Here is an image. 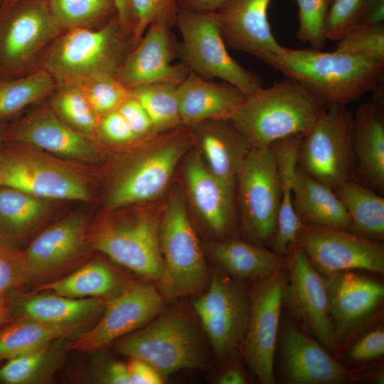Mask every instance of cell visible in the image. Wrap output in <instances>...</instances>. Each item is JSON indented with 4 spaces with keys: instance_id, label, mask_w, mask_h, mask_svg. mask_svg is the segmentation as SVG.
Returning <instances> with one entry per match:
<instances>
[{
    "instance_id": "6da1fadb",
    "label": "cell",
    "mask_w": 384,
    "mask_h": 384,
    "mask_svg": "<svg viewBox=\"0 0 384 384\" xmlns=\"http://www.w3.org/2000/svg\"><path fill=\"white\" fill-rule=\"evenodd\" d=\"M262 61L302 84L325 106L345 107L375 90L384 73V63L336 50L283 47Z\"/></svg>"
},
{
    "instance_id": "7a4b0ae2",
    "label": "cell",
    "mask_w": 384,
    "mask_h": 384,
    "mask_svg": "<svg viewBox=\"0 0 384 384\" xmlns=\"http://www.w3.org/2000/svg\"><path fill=\"white\" fill-rule=\"evenodd\" d=\"M207 338L193 308L174 304L110 344L119 354L142 360L164 378L182 369L209 371Z\"/></svg>"
},
{
    "instance_id": "3957f363",
    "label": "cell",
    "mask_w": 384,
    "mask_h": 384,
    "mask_svg": "<svg viewBox=\"0 0 384 384\" xmlns=\"http://www.w3.org/2000/svg\"><path fill=\"white\" fill-rule=\"evenodd\" d=\"M132 48L131 38L115 14L96 28L63 31L43 53L41 67L52 76L56 88L80 86L116 77Z\"/></svg>"
},
{
    "instance_id": "277c9868",
    "label": "cell",
    "mask_w": 384,
    "mask_h": 384,
    "mask_svg": "<svg viewBox=\"0 0 384 384\" xmlns=\"http://www.w3.org/2000/svg\"><path fill=\"white\" fill-rule=\"evenodd\" d=\"M325 105L297 81L286 78L245 96L230 120L252 147L306 135Z\"/></svg>"
},
{
    "instance_id": "5b68a950",
    "label": "cell",
    "mask_w": 384,
    "mask_h": 384,
    "mask_svg": "<svg viewBox=\"0 0 384 384\" xmlns=\"http://www.w3.org/2000/svg\"><path fill=\"white\" fill-rule=\"evenodd\" d=\"M159 242L163 269L155 284L165 302L201 294L210 274L179 193L173 195L160 218Z\"/></svg>"
},
{
    "instance_id": "8992f818",
    "label": "cell",
    "mask_w": 384,
    "mask_h": 384,
    "mask_svg": "<svg viewBox=\"0 0 384 384\" xmlns=\"http://www.w3.org/2000/svg\"><path fill=\"white\" fill-rule=\"evenodd\" d=\"M0 186L44 200L92 198L87 177L70 161L10 141L0 146Z\"/></svg>"
},
{
    "instance_id": "52a82bcc",
    "label": "cell",
    "mask_w": 384,
    "mask_h": 384,
    "mask_svg": "<svg viewBox=\"0 0 384 384\" xmlns=\"http://www.w3.org/2000/svg\"><path fill=\"white\" fill-rule=\"evenodd\" d=\"M160 218L159 214L147 210L100 218L89 225L90 247L140 278L156 282L163 269L159 242Z\"/></svg>"
},
{
    "instance_id": "ba28073f",
    "label": "cell",
    "mask_w": 384,
    "mask_h": 384,
    "mask_svg": "<svg viewBox=\"0 0 384 384\" xmlns=\"http://www.w3.org/2000/svg\"><path fill=\"white\" fill-rule=\"evenodd\" d=\"M176 25L182 38L178 55L191 71L208 80L220 78L245 95L263 87L258 74L243 68L228 52L215 11L178 7Z\"/></svg>"
},
{
    "instance_id": "9c48e42d",
    "label": "cell",
    "mask_w": 384,
    "mask_h": 384,
    "mask_svg": "<svg viewBox=\"0 0 384 384\" xmlns=\"http://www.w3.org/2000/svg\"><path fill=\"white\" fill-rule=\"evenodd\" d=\"M179 127L146 144L119 168L105 197L107 209L151 201L164 191L191 142V133Z\"/></svg>"
},
{
    "instance_id": "30bf717a",
    "label": "cell",
    "mask_w": 384,
    "mask_h": 384,
    "mask_svg": "<svg viewBox=\"0 0 384 384\" xmlns=\"http://www.w3.org/2000/svg\"><path fill=\"white\" fill-rule=\"evenodd\" d=\"M192 308L219 363L239 350L249 324L251 285L218 268L207 289L194 297Z\"/></svg>"
},
{
    "instance_id": "8fae6325",
    "label": "cell",
    "mask_w": 384,
    "mask_h": 384,
    "mask_svg": "<svg viewBox=\"0 0 384 384\" xmlns=\"http://www.w3.org/2000/svg\"><path fill=\"white\" fill-rule=\"evenodd\" d=\"M235 186L244 240L269 247L282 196L281 178L271 146L251 149L237 175Z\"/></svg>"
},
{
    "instance_id": "7c38bea8",
    "label": "cell",
    "mask_w": 384,
    "mask_h": 384,
    "mask_svg": "<svg viewBox=\"0 0 384 384\" xmlns=\"http://www.w3.org/2000/svg\"><path fill=\"white\" fill-rule=\"evenodd\" d=\"M63 31L48 1L21 0L0 6V79L29 73L31 65Z\"/></svg>"
},
{
    "instance_id": "4fadbf2b",
    "label": "cell",
    "mask_w": 384,
    "mask_h": 384,
    "mask_svg": "<svg viewBox=\"0 0 384 384\" xmlns=\"http://www.w3.org/2000/svg\"><path fill=\"white\" fill-rule=\"evenodd\" d=\"M352 117L344 106H326L299 150L297 167L333 190L353 178Z\"/></svg>"
},
{
    "instance_id": "5bb4252c",
    "label": "cell",
    "mask_w": 384,
    "mask_h": 384,
    "mask_svg": "<svg viewBox=\"0 0 384 384\" xmlns=\"http://www.w3.org/2000/svg\"><path fill=\"white\" fill-rule=\"evenodd\" d=\"M88 216L75 212L49 225L23 250L27 274L24 287L32 289L70 273L88 259Z\"/></svg>"
},
{
    "instance_id": "9a60e30c",
    "label": "cell",
    "mask_w": 384,
    "mask_h": 384,
    "mask_svg": "<svg viewBox=\"0 0 384 384\" xmlns=\"http://www.w3.org/2000/svg\"><path fill=\"white\" fill-rule=\"evenodd\" d=\"M286 266L272 274L251 281V311L239 348L249 371L262 384H274V355L279 340Z\"/></svg>"
},
{
    "instance_id": "2e32d148",
    "label": "cell",
    "mask_w": 384,
    "mask_h": 384,
    "mask_svg": "<svg viewBox=\"0 0 384 384\" xmlns=\"http://www.w3.org/2000/svg\"><path fill=\"white\" fill-rule=\"evenodd\" d=\"M166 302L155 282L129 280L109 299L99 320L68 342L69 351L96 352L117 338L144 326L165 307Z\"/></svg>"
},
{
    "instance_id": "e0dca14e",
    "label": "cell",
    "mask_w": 384,
    "mask_h": 384,
    "mask_svg": "<svg viewBox=\"0 0 384 384\" xmlns=\"http://www.w3.org/2000/svg\"><path fill=\"white\" fill-rule=\"evenodd\" d=\"M285 261L283 305L306 332L336 356L338 348L329 311L325 277L296 242L288 246Z\"/></svg>"
},
{
    "instance_id": "ac0fdd59",
    "label": "cell",
    "mask_w": 384,
    "mask_h": 384,
    "mask_svg": "<svg viewBox=\"0 0 384 384\" xmlns=\"http://www.w3.org/2000/svg\"><path fill=\"white\" fill-rule=\"evenodd\" d=\"M296 242L324 277L345 271L384 273V245L348 230L304 224Z\"/></svg>"
},
{
    "instance_id": "d6986e66",
    "label": "cell",
    "mask_w": 384,
    "mask_h": 384,
    "mask_svg": "<svg viewBox=\"0 0 384 384\" xmlns=\"http://www.w3.org/2000/svg\"><path fill=\"white\" fill-rule=\"evenodd\" d=\"M280 370L289 384H342L355 381L354 371L338 361L294 321L279 329Z\"/></svg>"
},
{
    "instance_id": "ffe728a7",
    "label": "cell",
    "mask_w": 384,
    "mask_h": 384,
    "mask_svg": "<svg viewBox=\"0 0 384 384\" xmlns=\"http://www.w3.org/2000/svg\"><path fill=\"white\" fill-rule=\"evenodd\" d=\"M4 141L21 143L70 162L92 164L100 158L95 141L66 125L49 105L40 106L8 124Z\"/></svg>"
},
{
    "instance_id": "44dd1931",
    "label": "cell",
    "mask_w": 384,
    "mask_h": 384,
    "mask_svg": "<svg viewBox=\"0 0 384 384\" xmlns=\"http://www.w3.org/2000/svg\"><path fill=\"white\" fill-rule=\"evenodd\" d=\"M355 272L325 277L329 311L338 350L370 321L384 298L381 282Z\"/></svg>"
},
{
    "instance_id": "7402d4cb",
    "label": "cell",
    "mask_w": 384,
    "mask_h": 384,
    "mask_svg": "<svg viewBox=\"0 0 384 384\" xmlns=\"http://www.w3.org/2000/svg\"><path fill=\"white\" fill-rule=\"evenodd\" d=\"M170 31L164 24L152 23L131 49L116 75L128 89L161 82L178 85L187 77L191 70L183 63H172L178 45Z\"/></svg>"
},
{
    "instance_id": "603a6c76",
    "label": "cell",
    "mask_w": 384,
    "mask_h": 384,
    "mask_svg": "<svg viewBox=\"0 0 384 384\" xmlns=\"http://www.w3.org/2000/svg\"><path fill=\"white\" fill-rule=\"evenodd\" d=\"M108 299L70 298L41 291L18 294L9 299L10 311L33 318L60 331L64 336H78L100 318Z\"/></svg>"
},
{
    "instance_id": "cb8c5ba5",
    "label": "cell",
    "mask_w": 384,
    "mask_h": 384,
    "mask_svg": "<svg viewBox=\"0 0 384 384\" xmlns=\"http://www.w3.org/2000/svg\"><path fill=\"white\" fill-rule=\"evenodd\" d=\"M272 0H225L215 11L227 47L262 60L284 46L275 39L267 11Z\"/></svg>"
},
{
    "instance_id": "d4e9b609",
    "label": "cell",
    "mask_w": 384,
    "mask_h": 384,
    "mask_svg": "<svg viewBox=\"0 0 384 384\" xmlns=\"http://www.w3.org/2000/svg\"><path fill=\"white\" fill-rule=\"evenodd\" d=\"M351 139L355 167L353 176L378 194L384 192V95L361 104L352 117Z\"/></svg>"
},
{
    "instance_id": "484cf974",
    "label": "cell",
    "mask_w": 384,
    "mask_h": 384,
    "mask_svg": "<svg viewBox=\"0 0 384 384\" xmlns=\"http://www.w3.org/2000/svg\"><path fill=\"white\" fill-rule=\"evenodd\" d=\"M189 128L191 140L208 169L225 183L235 187L237 175L252 148L246 137L230 119L203 121Z\"/></svg>"
},
{
    "instance_id": "4316f807",
    "label": "cell",
    "mask_w": 384,
    "mask_h": 384,
    "mask_svg": "<svg viewBox=\"0 0 384 384\" xmlns=\"http://www.w3.org/2000/svg\"><path fill=\"white\" fill-rule=\"evenodd\" d=\"M191 201L199 215L220 237L229 235L235 224V188L216 177L199 154L192 155L185 170Z\"/></svg>"
},
{
    "instance_id": "83f0119b",
    "label": "cell",
    "mask_w": 384,
    "mask_h": 384,
    "mask_svg": "<svg viewBox=\"0 0 384 384\" xmlns=\"http://www.w3.org/2000/svg\"><path fill=\"white\" fill-rule=\"evenodd\" d=\"M181 124L191 127L203 121L230 119L245 96L231 84L205 79L190 71L178 85Z\"/></svg>"
},
{
    "instance_id": "f1b7e54d",
    "label": "cell",
    "mask_w": 384,
    "mask_h": 384,
    "mask_svg": "<svg viewBox=\"0 0 384 384\" xmlns=\"http://www.w3.org/2000/svg\"><path fill=\"white\" fill-rule=\"evenodd\" d=\"M292 203L303 224H314L348 230L351 218L334 191L296 168Z\"/></svg>"
},
{
    "instance_id": "f546056e",
    "label": "cell",
    "mask_w": 384,
    "mask_h": 384,
    "mask_svg": "<svg viewBox=\"0 0 384 384\" xmlns=\"http://www.w3.org/2000/svg\"><path fill=\"white\" fill-rule=\"evenodd\" d=\"M303 138L302 134H295L270 145L274 153L281 178L282 196L276 228L269 247L282 257H285L288 246L296 242L304 225L297 215L292 203V183Z\"/></svg>"
},
{
    "instance_id": "4dcf8cb0",
    "label": "cell",
    "mask_w": 384,
    "mask_h": 384,
    "mask_svg": "<svg viewBox=\"0 0 384 384\" xmlns=\"http://www.w3.org/2000/svg\"><path fill=\"white\" fill-rule=\"evenodd\" d=\"M208 252L218 267L248 282L267 277L286 266L285 257L245 240L224 239L210 245Z\"/></svg>"
},
{
    "instance_id": "1f68e13d",
    "label": "cell",
    "mask_w": 384,
    "mask_h": 384,
    "mask_svg": "<svg viewBox=\"0 0 384 384\" xmlns=\"http://www.w3.org/2000/svg\"><path fill=\"white\" fill-rule=\"evenodd\" d=\"M129 280L101 258H90L67 275L32 289L47 291L77 299L104 298L110 299Z\"/></svg>"
},
{
    "instance_id": "d6a6232c",
    "label": "cell",
    "mask_w": 384,
    "mask_h": 384,
    "mask_svg": "<svg viewBox=\"0 0 384 384\" xmlns=\"http://www.w3.org/2000/svg\"><path fill=\"white\" fill-rule=\"evenodd\" d=\"M334 191L349 214L348 231L381 242L384 239V198L353 178L342 182Z\"/></svg>"
},
{
    "instance_id": "836d02e7",
    "label": "cell",
    "mask_w": 384,
    "mask_h": 384,
    "mask_svg": "<svg viewBox=\"0 0 384 384\" xmlns=\"http://www.w3.org/2000/svg\"><path fill=\"white\" fill-rule=\"evenodd\" d=\"M46 200L0 186V241L22 239L36 229L49 212Z\"/></svg>"
},
{
    "instance_id": "e575fe53",
    "label": "cell",
    "mask_w": 384,
    "mask_h": 384,
    "mask_svg": "<svg viewBox=\"0 0 384 384\" xmlns=\"http://www.w3.org/2000/svg\"><path fill=\"white\" fill-rule=\"evenodd\" d=\"M68 342L67 337L58 338L7 360L0 368V380L6 384L48 383L65 360Z\"/></svg>"
},
{
    "instance_id": "d590c367",
    "label": "cell",
    "mask_w": 384,
    "mask_h": 384,
    "mask_svg": "<svg viewBox=\"0 0 384 384\" xmlns=\"http://www.w3.org/2000/svg\"><path fill=\"white\" fill-rule=\"evenodd\" d=\"M55 88L53 78L42 67L23 75L0 79V121L50 96Z\"/></svg>"
},
{
    "instance_id": "8d00e7d4",
    "label": "cell",
    "mask_w": 384,
    "mask_h": 384,
    "mask_svg": "<svg viewBox=\"0 0 384 384\" xmlns=\"http://www.w3.org/2000/svg\"><path fill=\"white\" fill-rule=\"evenodd\" d=\"M62 337L65 336L33 318L16 316L0 327V361L24 354Z\"/></svg>"
},
{
    "instance_id": "74e56055",
    "label": "cell",
    "mask_w": 384,
    "mask_h": 384,
    "mask_svg": "<svg viewBox=\"0 0 384 384\" xmlns=\"http://www.w3.org/2000/svg\"><path fill=\"white\" fill-rule=\"evenodd\" d=\"M148 114L156 134L183 126L179 114L178 85L154 83L131 90Z\"/></svg>"
},
{
    "instance_id": "f35d334b",
    "label": "cell",
    "mask_w": 384,
    "mask_h": 384,
    "mask_svg": "<svg viewBox=\"0 0 384 384\" xmlns=\"http://www.w3.org/2000/svg\"><path fill=\"white\" fill-rule=\"evenodd\" d=\"M48 4L52 16L64 31L96 28L116 14L112 0H49Z\"/></svg>"
},
{
    "instance_id": "ab89813d",
    "label": "cell",
    "mask_w": 384,
    "mask_h": 384,
    "mask_svg": "<svg viewBox=\"0 0 384 384\" xmlns=\"http://www.w3.org/2000/svg\"><path fill=\"white\" fill-rule=\"evenodd\" d=\"M50 97L49 106L61 121L74 131L95 141L99 118L80 86L55 88Z\"/></svg>"
},
{
    "instance_id": "60d3db41",
    "label": "cell",
    "mask_w": 384,
    "mask_h": 384,
    "mask_svg": "<svg viewBox=\"0 0 384 384\" xmlns=\"http://www.w3.org/2000/svg\"><path fill=\"white\" fill-rule=\"evenodd\" d=\"M335 50L384 63V23L355 26L337 41Z\"/></svg>"
},
{
    "instance_id": "b9f144b4",
    "label": "cell",
    "mask_w": 384,
    "mask_h": 384,
    "mask_svg": "<svg viewBox=\"0 0 384 384\" xmlns=\"http://www.w3.org/2000/svg\"><path fill=\"white\" fill-rule=\"evenodd\" d=\"M332 0H295L299 11L297 38L311 48L321 50L326 43L325 20Z\"/></svg>"
},
{
    "instance_id": "7bdbcfd3",
    "label": "cell",
    "mask_w": 384,
    "mask_h": 384,
    "mask_svg": "<svg viewBox=\"0 0 384 384\" xmlns=\"http://www.w3.org/2000/svg\"><path fill=\"white\" fill-rule=\"evenodd\" d=\"M131 1L135 16V26L131 37L132 48L151 24L159 23L170 28L176 25L178 10L177 0H131Z\"/></svg>"
},
{
    "instance_id": "ee69618b",
    "label": "cell",
    "mask_w": 384,
    "mask_h": 384,
    "mask_svg": "<svg viewBox=\"0 0 384 384\" xmlns=\"http://www.w3.org/2000/svg\"><path fill=\"white\" fill-rule=\"evenodd\" d=\"M80 87L92 110L100 118L117 110L131 95V90L116 77H106L87 82Z\"/></svg>"
},
{
    "instance_id": "f6af8a7d",
    "label": "cell",
    "mask_w": 384,
    "mask_h": 384,
    "mask_svg": "<svg viewBox=\"0 0 384 384\" xmlns=\"http://www.w3.org/2000/svg\"><path fill=\"white\" fill-rule=\"evenodd\" d=\"M369 0H332L324 24L326 40L338 41L356 26Z\"/></svg>"
},
{
    "instance_id": "bcb514c9",
    "label": "cell",
    "mask_w": 384,
    "mask_h": 384,
    "mask_svg": "<svg viewBox=\"0 0 384 384\" xmlns=\"http://www.w3.org/2000/svg\"><path fill=\"white\" fill-rule=\"evenodd\" d=\"M26 274L23 250L0 242V293L8 294L23 287Z\"/></svg>"
},
{
    "instance_id": "7dc6e473",
    "label": "cell",
    "mask_w": 384,
    "mask_h": 384,
    "mask_svg": "<svg viewBox=\"0 0 384 384\" xmlns=\"http://www.w3.org/2000/svg\"><path fill=\"white\" fill-rule=\"evenodd\" d=\"M96 140L115 146L132 144L139 141L127 122L117 110L107 113L99 118L95 134Z\"/></svg>"
},
{
    "instance_id": "c3c4849f",
    "label": "cell",
    "mask_w": 384,
    "mask_h": 384,
    "mask_svg": "<svg viewBox=\"0 0 384 384\" xmlns=\"http://www.w3.org/2000/svg\"><path fill=\"white\" fill-rule=\"evenodd\" d=\"M384 354V329L383 326L373 328L359 336L346 353V360L360 363L375 360Z\"/></svg>"
},
{
    "instance_id": "681fc988",
    "label": "cell",
    "mask_w": 384,
    "mask_h": 384,
    "mask_svg": "<svg viewBox=\"0 0 384 384\" xmlns=\"http://www.w3.org/2000/svg\"><path fill=\"white\" fill-rule=\"evenodd\" d=\"M127 122L139 140L152 137L154 131L151 121L140 102L131 95L117 110Z\"/></svg>"
},
{
    "instance_id": "f907efd6",
    "label": "cell",
    "mask_w": 384,
    "mask_h": 384,
    "mask_svg": "<svg viewBox=\"0 0 384 384\" xmlns=\"http://www.w3.org/2000/svg\"><path fill=\"white\" fill-rule=\"evenodd\" d=\"M92 372V380L103 384H129L127 363L102 358Z\"/></svg>"
},
{
    "instance_id": "816d5d0a",
    "label": "cell",
    "mask_w": 384,
    "mask_h": 384,
    "mask_svg": "<svg viewBox=\"0 0 384 384\" xmlns=\"http://www.w3.org/2000/svg\"><path fill=\"white\" fill-rule=\"evenodd\" d=\"M129 384H161L164 378L150 364L134 358L127 363Z\"/></svg>"
},
{
    "instance_id": "f5cc1de1",
    "label": "cell",
    "mask_w": 384,
    "mask_h": 384,
    "mask_svg": "<svg viewBox=\"0 0 384 384\" xmlns=\"http://www.w3.org/2000/svg\"><path fill=\"white\" fill-rule=\"evenodd\" d=\"M238 350L225 363L223 369L219 373L216 383L219 384H247L249 377L244 367L238 361Z\"/></svg>"
},
{
    "instance_id": "db71d44e",
    "label": "cell",
    "mask_w": 384,
    "mask_h": 384,
    "mask_svg": "<svg viewBox=\"0 0 384 384\" xmlns=\"http://www.w3.org/2000/svg\"><path fill=\"white\" fill-rule=\"evenodd\" d=\"M116 9V16L122 30L130 38L135 26V16L131 0H112Z\"/></svg>"
},
{
    "instance_id": "11a10c76",
    "label": "cell",
    "mask_w": 384,
    "mask_h": 384,
    "mask_svg": "<svg viewBox=\"0 0 384 384\" xmlns=\"http://www.w3.org/2000/svg\"><path fill=\"white\" fill-rule=\"evenodd\" d=\"M383 23L384 0H369L362 13L358 25H376Z\"/></svg>"
},
{
    "instance_id": "9f6ffc18",
    "label": "cell",
    "mask_w": 384,
    "mask_h": 384,
    "mask_svg": "<svg viewBox=\"0 0 384 384\" xmlns=\"http://www.w3.org/2000/svg\"><path fill=\"white\" fill-rule=\"evenodd\" d=\"M225 0H177L178 7L196 11H216Z\"/></svg>"
},
{
    "instance_id": "6f0895ef",
    "label": "cell",
    "mask_w": 384,
    "mask_h": 384,
    "mask_svg": "<svg viewBox=\"0 0 384 384\" xmlns=\"http://www.w3.org/2000/svg\"><path fill=\"white\" fill-rule=\"evenodd\" d=\"M10 302L8 294L0 293V327L8 320Z\"/></svg>"
},
{
    "instance_id": "680465c9",
    "label": "cell",
    "mask_w": 384,
    "mask_h": 384,
    "mask_svg": "<svg viewBox=\"0 0 384 384\" xmlns=\"http://www.w3.org/2000/svg\"><path fill=\"white\" fill-rule=\"evenodd\" d=\"M8 124L6 121H0V146L4 142L5 132Z\"/></svg>"
},
{
    "instance_id": "91938a15",
    "label": "cell",
    "mask_w": 384,
    "mask_h": 384,
    "mask_svg": "<svg viewBox=\"0 0 384 384\" xmlns=\"http://www.w3.org/2000/svg\"><path fill=\"white\" fill-rule=\"evenodd\" d=\"M21 1V0H0V6L11 4L16 1ZM41 1H48L49 0H41Z\"/></svg>"
},
{
    "instance_id": "94428289",
    "label": "cell",
    "mask_w": 384,
    "mask_h": 384,
    "mask_svg": "<svg viewBox=\"0 0 384 384\" xmlns=\"http://www.w3.org/2000/svg\"><path fill=\"white\" fill-rule=\"evenodd\" d=\"M0 242H1V241H0Z\"/></svg>"
}]
</instances>
